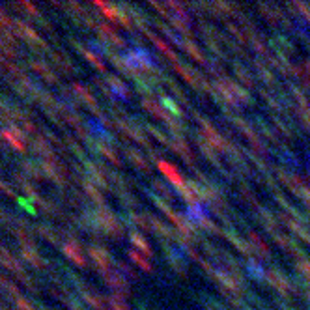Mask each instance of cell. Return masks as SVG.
Returning a JSON list of instances; mask_svg holds the SVG:
<instances>
[{
	"label": "cell",
	"instance_id": "6da1fadb",
	"mask_svg": "<svg viewBox=\"0 0 310 310\" xmlns=\"http://www.w3.org/2000/svg\"><path fill=\"white\" fill-rule=\"evenodd\" d=\"M124 60H126V64L129 66V69H131L133 79L138 77L140 73L155 71V62H153V58L150 56V52L146 49H140V47L127 50L126 54H124Z\"/></svg>",
	"mask_w": 310,
	"mask_h": 310
},
{
	"label": "cell",
	"instance_id": "7a4b0ae2",
	"mask_svg": "<svg viewBox=\"0 0 310 310\" xmlns=\"http://www.w3.org/2000/svg\"><path fill=\"white\" fill-rule=\"evenodd\" d=\"M215 90H219L221 95L224 97V103L232 105V107L243 105V103L249 101V93H247V90H243V86H239V84L228 81L226 77H224V79H222V77L217 79V83H215Z\"/></svg>",
	"mask_w": 310,
	"mask_h": 310
},
{
	"label": "cell",
	"instance_id": "3957f363",
	"mask_svg": "<svg viewBox=\"0 0 310 310\" xmlns=\"http://www.w3.org/2000/svg\"><path fill=\"white\" fill-rule=\"evenodd\" d=\"M95 213V221H97V226L101 232H105L110 237H122L124 235V226L120 222V219L107 208H99V210L93 211Z\"/></svg>",
	"mask_w": 310,
	"mask_h": 310
},
{
	"label": "cell",
	"instance_id": "277c9868",
	"mask_svg": "<svg viewBox=\"0 0 310 310\" xmlns=\"http://www.w3.org/2000/svg\"><path fill=\"white\" fill-rule=\"evenodd\" d=\"M198 122H200V127H202L200 129L202 136H204V138H206V140H208V142H210L217 151H228V148H230V144L232 142H228L224 136H221L217 129L211 126L206 118H200Z\"/></svg>",
	"mask_w": 310,
	"mask_h": 310
},
{
	"label": "cell",
	"instance_id": "5b68a950",
	"mask_svg": "<svg viewBox=\"0 0 310 310\" xmlns=\"http://www.w3.org/2000/svg\"><path fill=\"white\" fill-rule=\"evenodd\" d=\"M2 266L8 269V271H11L13 275H17V278H19V280H23L28 288H34L32 278L28 277L25 271H23V266L17 262V258H13V254H9V251L6 249V247L2 249Z\"/></svg>",
	"mask_w": 310,
	"mask_h": 310
},
{
	"label": "cell",
	"instance_id": "8992f818",
	"mask_svg": "<svg viewBox=\"0 0 310 310\" xmlns=\"http://www.w3.org/2000/svg\"><path fill=\"white\" fill-rule=\"evenodd\" d=\"M116 126L120 127V131H124L127 136L134 138L136 142L144 144V146H150V142H148V140H146V136H144L142 129L138 127V122H134L133 118H127V120H120V118H118ZM150 148H151V146H150Z\"/></svg>",
	"mask_w": 310,
	"mask_h": 310
},
{
	"label": "cell",
	"instance_id": "52a82bcc",
	"mask_svg": "<svg viewBox=\"0 0 310 310\" xmlns=\"http://www.w3.org/2000/svg\"><path fill=\"white\" fill-rule=\"evenodd\" d=\"M101 275H103V278H105V282L114 290V294L126 295L127 292H129V284H127L126 277H124L120 271L109 269V271H101Z\"/></svg>",
	"mask_w": 310,
	"mask_h": 310
},
{
	"label": "cell",
	"instance_id": "ba28073f",
	"mask_svg": "<svg viewBox=\"0 0 310 310\" xmlns=\"http://www.w3.org/2000/svg\"><path fill=\"white\" fill-rule=\"evenodd\" d=\"M13 26L17 28V36H21V38H25L28 43H32L36 49H47V45H45V42H43L42 38L36 34V30H34L32 26H28L25 23V21H19V19H15L13 21Z\"/></svg>",
	"mask_w": 310,
	"mask_h": 310
},
{
	"label": "cell",
	"instance_id": "9c48e42d",
	"mask_svg": "<svg viewBox=\"0 0 310 310\" xmlns=\"http://www.w3.org/2000/svg\"><path fill=\"white\" fill-rule=\"evenodd\" d=\"M155 163H157V168H159L161 172L165 174V177H167L168 181H170V183H172L174 187H176L177 191H179V189H183L185 185H187V183L183 181V177H181V174L177 172V168L174 167V165H170L168 161H163V159H157Z\"/></svg>",
	"mask_w": 310,
	"mask_h": 310
},
{
	"label": "cell",
	"instance_id": "30bf717a",
	"mask_svg": "<svg viewBox=\"0 0 310 310\" xmlns=\"http://www.w3.org/2000/svg\"><path fill=\"white\" fill-rule=\"evenodd\" d=\"M84 168H86L88 176H90V179H92V183H97L101 189H107V187H109V181H107L109 172H107V168L99 167L97 163H90V161L84 165Z\"/></svg>",
	"mask_w": 310,
	"mask_h": 310
},
{
	"label": "cell",
	"instance_id": "8fae6325",
	"mask_svg": "<svg viewBox=\"0 0 310 310\" xmlns=\"http://www.w3.org/2000/svg\"><path fill=\"white\" fill-rule=\"evenodd\" d=\"M88 254H90V258L93 260V264L99 267V271L112 269V258H110V254L105 249L92 245V247H88Z\"/></svg>",
	"mask_w": 310,
	"mask_h": 310
},
{
	"label": "cell",
	"instance_id": "7c38bea8",
	"mask_svg": "<svg viewBox=\"0 0 310 310\" xmlns=\"http://www.w3.org/2000/svg\"><path fill=\"white\" fill-rule=\"evenodd\" d=\"M266 278L269 280V284L273 286V288H277L280 294H290L292 292V282L278 269H267V277Z\"/></svg>",
	"mask_w": 310,
	"mask_h": 310
},
{
	"label": "cell",
	"instance_id": "4fadbf2b",
	"mask_svg": "<svg viewBox=\"0 0 310 310\" xmlns=\"http://www.w3.org/2000/svg\"><path fill=\"white\" fill-rule=\"evenodd\" d=\"M170 148L176 151L177 155L189 165L193 167L194 165V151L189 148V144L183 140V136H174V140H170Z\"/></svg>",
	"mask_w": 310,
	"mask_h": 310
},
{
	"label": "cell",
	"instance_id": "5bb4252c",
	"mask_svg": "<svg viewBox=\"0 0 310 310\" xmlns=\"http://www.w3.org/2000/svg\"><path fill=\"white\" fill-rule=\"evenodd\" d=\"M185 217L191 224H204V221H208L210 215H208V210L200 206V204H189L187 210H185Z\"/></svg>",
	"mask_w": 310,
	"mask_h": 310
},
{
	"label": "cell",
	"instance_id": "9a60e30c",
	"mask_svg": "<svg viewBox=\"0 0 310 310\" xmlns=\"http://www.w3.org/2000/svg\"><path fill=\"white\" fill-rule=\"evenodd\" d=\"M165 252H167V260H168V264H170V267L174 269L176 273H179L181 277H185V262H183L181 252L177 251L176 247H172V245H167V247H165Z\"/></svg>",
	"mask_w": 310,
	"mask_h": 310
},
{
	"label": "cell",
	"instance_id": "2e32d148",
	"mask_svg": "<svg viewBox=\"0 0 310 310\" xmlns=\"http://www.w3.org/2000/svg\"><path fill=\"white\" fill-rule=\"evenodd\" d=\"M95 28L99 30L103 42H107L109 45H114V47H124V45H126L124 38H122V36H120V34H118L110 25H103V23H99Z\"/></svg>",
	"mask_w": 310,
	"mask_h": 310
},
{
	"label": "cell",
	"instance_id": "e0dca14e",
	"mask_svg": "<svg viewBox=\"0 0 310 310\" xmlns=\"http://www.w3.org/2000/svg\"><path fill=\"white\" fill-rule=\"evenodd\" d=\"M71 88H73V92L81 97V99L88 105V107H92V110L95 112V116H99V118H103V114L99 112V109H97V101H95V97L92 95V92L86 88V86H83V84H79V83H73L71 84Z\"/></svg>",
	"mask_w": 310,
	"mask_h": 310
},
{
	"label": "cell",
	"instance_id": "ac0fdd59",
	"mask_svg": "<svg viewBox=\"0 0 310 310\" xmlns=\"http://www.w3.org/2000/svg\"><path fill=\"white\" fill-rule=\"evenodd\" d=\"M142 107L148 110L153 118H159V120H163V122H167L168 118L172 116V114H168L167 109L161 105V101H155V99H151V97H144Z\"/></svg>",
	"mask_w": 310,
	"mask_h": 310
},
{
	"label": "cell",
	"instance_id": "d6986e66",
	"mask_svg": "<svg viewBox=\"0 0 310 310\" xmlns=\"http://www.w3.org/2000/svg\"><path fill=\"white\" fill-rule=\"evenodd\" d=\"M2 136L8 140L15 150H19V151H25V142H23V133L19 131L15 127V124L11 127H6L4 131H2Z\"/></svg>",
	"mask_w": 310,
	"mask_h": 310
},
{
	"label": "cell",
	"instance_id": "ffe728a7",
	"mask_svg": "<svg viewBox=\"0 0 310 310\" xmlns=\"http://www.w3.org/2000/svg\"><path fill=\"white\" fill-rule=\"evenodd\" d=\"M234 124H235V127L241 131V133L249 138L252 142V146H256L258 150H264V146H262V142H260V138H258V134H256V131L252 129V126H249L247 122H243L241 118H234Z\"/></svg>",
	"mask_w": 310,
	"mask_h": 310
},
{
	"label": "cell",
	"instance_id": "44dd1931",
	"mask_svg": "<svg viewBox=\"0 0 310 310\" xmlns=\"http://www.w3.org/2000/svg\"><path fill=\"white\" fill-rule=\"evenodd\" d=\"M81 295H83L84 303H88V305H90V307H92L93 310H109V307H107L105 299H103V297H101L99 294L92 292V290L81 288Z\"/></svg>",
	"mask_w": 310,
	"mask_h": 310
},
{
	"label": "cell",
	"instance_id": "7402d4cb",
	"mask_svg": "<svg viewBox=\"0 0 310 310\" xmlns=\"http://www.w3.org/2000/svg\"><path fill=\"white\" fill-rule=\"evenodd\" d=\"M28 66H30V69H32L34 73H38V75H42L43 79H47L49 83H56V77H54V73L49 69V66L45 64V60H28Z\"/></svg>",
	"mask_w": 310,
	"mask_h": 310
},
{
	"label": "cell",
	"instance_id": "603a6c76",
	"mask_svg": "<svg viewBox=\"0 0 310 310\" xmlns=\"http://www.w3.org/2000/svg\"><path fill=\"white\" fill-rule=\"evenodd\" d=\"M62 251H64V254H66L69 260L75 262L77 266H81V267L84 266L83 254H81V251H79V245L75 243V239H73V237H69V243L62 245Z\"/></svg>",
	"mask_w": 310,
	"mask_h": 310
},
{
	"label": "cell",
	"instance_id": "cb8c5ba5",
	"mask_svg": "<svg viewBox=\"0 0 310 310\" xmlns=\"http://www.w3.org/2000/svg\"><path fill=\"white\" fill-rule=\"evenodd\" d=\"M249 243H251V249L254 252V256H260V258H269V247L264 243V239H262L258 234H249Z\"/></svg>",
	"mask_w": 310,
	"mask_h": 310
},
{
	"label": "cell",
	"instance_id": "d4e9b609",
	"mask_svg": "<svg viewBox=\"0 0 310 310\" xmlns=\"http://www.w3.org/2000/svg\"><path fill=\"white\" fill-rule=\"evenodd\" d=\"M148 215H150L151 232H155V234L161 235V237H167V239H174V237H176V234L170 230V226H168V224H165L161 219H157L155 215H151V213H148Z\"/></svg>",
	"mask_w": 310,
	"mask_h": 310
},
{
	"label": "cell",
	"instance_id": "484cf974",
	"mask_svg": "<svg viewBox=\"0 0 310 310\" xmlns=\"http://www.w3.org/2000/svg\"><path fill=\"white\" fill-rule=\"evenodd\" d=\"M23 224H25V222H21V221H19V226L13 228V234H15V237L19 239L21 249H34L32 234H30V230H26Z\"/></svg>",
	"mask_w": 310,
	"mask_h": 310
},
{
	"label": "cell",
	"instance_id": "4316f807",
	"mask_svg": "<svg viewBox=\"0 0 310 310\" xmlns=\"http://www.w3.org/2000/svg\"><path fill=\"white\" fill-rule=\"evenodd\" d=\"M124 151H126L127 159L131 161V163H134V167L138 168V170H142V172H150V167H148L146 159H144L142 155H140V151L134 150V148H131V146H126V148H124Z\"/></svg>",
	"mask_w": 310,
	"mask_h": 310
},
{
	"label": "cell",
	"instance_id": "83f0119b",
	"mask_svg": "<svg viewBox=\"0 0 310 310\" xmlns=\"http://www.w3.org/2000/svg\"><path fill=\"white\" fill-rule=\"evenodd\" d=\"M258 217H260V221L264 222V226L267 228L271 234L273 235L278 234V221L273 213H269V211L264 210V208H258Z\"/></svg>",
	"mask_w": 310,
	"mask_h": 310
},
{
	"label": "cell",
	"instance_id": "f1b7e54d",
	"mask_svg": "<svg viewBox=\"0 0 310 310\" xmlns=\"http://www.w3.org/2000/svg\"><path fill=\"white\" fill-rule=\"evenodd\" d=\"M107 83H109V86L112 88V95H114V97L127 99V95H129V92H127V86L122 83L116 75H107Z\"/></svg>",
	"mask_w": 310,
	"mask_h": 310
},
{
	"label": "cell",
	"instance_id": "f546056e",
	"mask_svg": "<svg viewBox=\"0 0 310 310\" xmlns=\"http://www.w3.org/2000/svg\"><path fill=\"white\" fill-rule=\"evenodd\" d=\"M144 34H146V36H148V38L151 40V42H153L155 45H157V49H159L161 52H165V54H167L168 58H170V62H172V64H174V62H177L176 52H174V50H172L170 47H168V43H167V42H163L161 38H157V36H155L153 32H150V30H144Z\"/></svg>",
	"mask_w": 310,
	"mask_h": 310
},
{
	"label": "cell",
	"instance_id": "4dcf8cb0",
	"mask_svg": "<svg viewBox=\"0 0 310 310\" xmlns=\"http://www.w3.org/2000/svg\"><path fill=\"white\" fill-rule=\"evenodd\" d=\"M196 144H198V148L202 150V153H204L208 159L213 161V165H219L217 150H215V148H213V146H211V144L208 142V140H206V138H204L200 133L196 134Z\"/></svg>",
	"mask_w": 310,
	"mask_h": 310
},
{
	"label": "cell",
	"instance_id": "1f68e13d",
	"mask_svg": "<svg viewBox=\"0 0 310 310\" xmlns=\"http://www.w3.org/2000/svg\"><path fill=\"white\" fill-rule=\"evenodd\" d=\"M222 235H224V237H228V241H230V243H234L235 249L241 252V254H245V256H251V254H252L251 245L245 243L243 239H241V237H237V235H235L232 230H224V232H222Z\"/></svg>",
	"mask_w": 310,
	"mask_h": 310
},
{
	"label": "cell",
	"instance_id": "d6a6232c",
	"mask_svg": "<svg viewBox=\"0 0 310 310\" xmlns=\"http://www.w3.org/2000/svg\"><path fill=\"white\" fill-rule=\"evenodd\" d=\"M75 45H77V49L83 52L84 58L88 60V62H90V64H92V66L95 67V69H99V71H105V69H107L105 62H101V58L97 56V54H95V52H93L92 49H86V47H83L81 43H77V42H75Z\"/></svg>",
	"mask_w": 310,
	"mask_h": 310
},
{
	"label": "cell",
	"instance_id": "836d02e7",
	"mask_svg": "<svg viewBox=\"0 0 310 310\" xmlns=\"http://www.w3.org/2000/svg\"><path fill=\"white\" fill-rule=\"evenodd\" d=\"M21 254H23V258H25L32 267H36V269H42V267H45L47 266V262L43 260L42 256L36 252V249H21Z\"/></svg>",
	"mask_w": 310,
	"mask_h": 310
},
{
	"label": "cell",
	"instance_id": "e575fe53",
	"mask_svg": "<svg viewBox=\"0 0 310 310\" xmlns=\"http://www.w3.org/2000/svg\"><path fill=\"white\" fill-rule=\"evenodd\" d=\"M83 189H84V193L90 196V200L95 202L97 206H103V202H105V196L95 189V185L86 177V179H83Z\"/></svg>",
	"mask_w": 310,
	"mask_h": 310
},
{
	"label": "cell",
	"instance_id": "d590c367",
	"mask_svg": "<svg viewBox=\"0 0 310 310\" xmlns=\"http://www.w3.org/2000/svg\"><path fill=\"white\" fill-rule=\"evenodd\" d=\"M129 241H131L136 249H140L148 258L151 256V247H150V243L144 239L142 234H138V232H129Z\"/></svg>",
	"mask_w": 310,
	"mask_h": 310
},
{
	"label": "cell",
	"instance_id": "8d00e7d4",
	"mask_svg": "<svg viewBox=\"0 0 310 310\" xmlns=\"http://www.w3.org/2000/svg\"><path fill=\"white\" fill-rule=\"evenodd\" d=\"M179 45H181V47H183V49L187 50V52H189V54H191V56H193V58L196 60V62H200V64H206V60H204V54H202L200 49H198V47H196V45H194V43L191 42V40H187V38H181Z\"/></svg>",
	"mask_w": 310,
	"mask_h": 310
},
{
	"label": "cell",
	"instance_id": "74e56055",
	"mask_svg": "<svg viewBox=\"0 0 310 310\" xmlns=\"http://www.w3.org/2000/svg\"><path fill=\"white\" fill-rule=\"evenodd\" d=\"M127 254H129V258H131V260H133L134 264L138 266V267L142 269V271H146V273H151V271H153V267H151L150 262L146 260V258H142V256H140V252L136 251V249H131V251L127 252Z\"/></svg>",
	"mask_w": 310,
	"mask_h": 310
},
{
	"label": "cell",
	"instance_id": "f35d334b",
	"mask_svg": "<svg viewBox=\"0 0 310 310\" xmlns=\"http://www.w3.org/2000/svg\"><path fill=\"white\" fill-rule=\"evenodd\" d=\"M97 150H99L101 155H105V157H107V159H109L110 163H112V165H116V167H122V161H120V157H118L114 151L110 150L107 144H103L99 140V142H97Z\"/></svg>",
	"mask_w": 310,
	"mask_h": 310
},
{
	"label": "cell",
	"instance_id": "ab89813d",
	"mask_svg": "<svg viewBox=\"0 0 310 310\" xmlns=\"http://www.w3.org/2000/svg\"><path fill=\"white\" fill-rule=\"evenodd\" d=\"M23 170L26 172V176H30L32 179H40L43 176V170L40 165H36V163H30V161H25L23 163Z\"/></svg>",
	"mask_w": 310,
	"mask_h": 310
},
{
	"label": "cell",
	"instance_id": "60d3db41",
	"mask_svg": "<svg viewBox=\"0 0 310 310\" xmlns=\"http://www.w3.org/2000/svg\"><path fill=\"white\" fill-rule=\"evenodd\" d=\"M52 60L56 62V66H58L64 73H71V71H73V66H71V62L67 60L66 54H62V52H60V54L58 52H52Z\"/></svg>",
	"mask_w": 310,
	"mask_h": 310
},
{
	"label": "cell",
	"instance_id": "b9f144b4",
	"mask_svg": "<svg viewBox=\"0 0 310 310\" xmlns=\"http://www.w3.org/2000/svg\"><path fill=\"white\" fill-rule=\"evenodd\" d=\"M247 267H249V273H251L252 277H256L258 280L267 277V271H266V269H262V266L256 260H249Z\"/></svg>",
	"mask_w": 310,
	"mask_h": 310
},
{
	"label": "cell",
	"instance_id": "7bdbcfd3",
	"mask_svg": "<svg viewBox=\"0 0 310 310\" xmlns=\"http://www.w3.org/2000/svg\"><path fill=\"white\" fill-rule=\"evenodd\" d=\"M295 73H297V77H299L307 86H310V60L303 62L299 67H295Z\"/></svg>",
	"mask_w": 310,
	"mask_h": 310
},
{
	"label": "cell",
	"instance_id": "ee69618b",
	"mask_svg": "<svg viewBox=\"0 0 310 310\" xmlns=\"http://www.w3.org/2000/svg\"><path fill=\"white\" fill-rule=\"evenodd\" d=\"M153 185V194H157V196H163V198H167V202L172 198V194H170V189H168L165 183H161L159 179H153L151 181Z\"/></svg>",
	"mask_w": 310,
	"mask_h": 310
},
{
	"label": "cell",
	"instance_id": "f6af8a7d",
	"mask_svg": "<svg viewBox=\"0 0 310 310\" xmlns=\"http://www.w3.org/2000/svg\"><path fill=\"white\" fill-rule=\"evenodd\" d=\"M144 129H146L148 133H151V136H153V138H157L161 144H165V146H168V148H170V140H168L167 136L161 133V131L155 126H151V124H144Z\"/></svg>",
	"mask_w": 310,
	"mask_h": 310
},
{
	"label": "cell",
	"instance_id": "bcb514c9",
	"mask_svg": "<svg viewBox=\"0 0 310 310\" xmlns=\"http://www.w3.org/2000/svg\"><path fill=\"white\" fill-rule=\"evenodd\" d=\"M109 307L112 310H129L127 305L124 303V295H118V294H112L109 297Z\"/></svg>",
	"mask_w": 310,
	"mask_h": 310
},
{
	"label": "cell",
	"instance_id": "7dc6e473",
	"mask_svg": "<svg viewBox=\"0 0 310 310\" xmlns=\"http://www.w3.org/2000/svg\"><path fill=\"white\" fill-rule=\"evenodd\" d=\"M2 288H4L6 294H9L11 297H17V299H19V290H17L15 282H11L6 275H2Z\"/></svg>",
	"mask_w": 310,
	"mask_h": 310
},
{
	"label": "cell",
	"instance_id": "c3c4849f",
	"mask_svg": "<svg viewBox=\"0 0 310 310\" xmlns=\"http://www.w3.org/2000/svg\"><path fill=\"white\" fill-rule=\"evenodd\" d=\"M161 105H163V107H165L167 110H170V112H172V114H174L176 118L181 116V109H177L176 103L170 99V97H165V95H161Z\"/></svg>",
	"mask_w": 310,
	"mask_h": 310
},
{
	"label": "cell",
	"instance_id": "681fc988",
	"mask_svg": "<svg viewBox=\"0 0 310 310\" xmlns=\"http://www.w3.org/2000/svg\"><path fill=\"white\" fill-rule=\"evenodd\" d=\"M254 66H256V69H258V73L262 75L264 81H267V83H275V77H273V73H271V71H269L267 67L264 66L262 62H254Z\"/></svg>",
	"mask_w": 310,
	"mask_h": 310
},
{
	"label": "cell",
	"instance_id": "f907efd6",
	"mask_svg": "<svg viewBox=\"0 0 310 310\" xmlns=\"http://www.w3.org/2000/svg\"><path fill=\"white\" fill-rule=\"evenodd\" d=\"M297 271H299L303 277H305L310 282V260H307V258H301V260L297 262Z\"/></svg>",
	"mask_w": 310,
	"mask_h": 310
},
{
	"label": "cell",
	"instance_id": "816d5d0a",
	"mask_svg": "<svg viewBox=\"0 0 310 310\" xmlns=\"http://www.w3.org/2000/svg\"><path fill=\"white\" fill-rule=\"evenodd\" d=\"M38 234L43 235V237H45L47 241H50V243H56V234H54L49 226H43V224H40V226H38Z\"/></svg>",
	"mask_w": 310,
	"mask_h": 310
},
{
	"label": "cell",
	"instance_id": "f5cc1de1",
	"mask_svg": "<svg viewBox=\"0 0 310 310\" xmlns=\"http://www.w3.org/2000/svg\"><path fill=\"white\" fill-rule=\"evenodd\" d=\"M260 9L262 11H264V13H266V17H267V19H271V21H273V23H277L278 21V17L277 15H280V13H278L277 9L273 8V6H264V4H260Z\"/></svg>",
	"mask_w": 310,
	"mask_h": 310
},
{
	"label": "cell",
	"instance_id": "db71d44e",
	"mask_svg": "<svg viewBox=\"0 0 310 310\" xmlns=\"http://www.w3.org/2000/svg\"><path fill=\"white\" fill-rule=\"evenodd\" d=\"M292 6H294V8L297 9L299 13H303V17H305V19H307V21L310 23V6H309V4H303V2H295V4H292Z\"/></svg>",
	"mask_w": 310,
	"mask_h": 310
},
{
	"label": "cell",
	"instance_id": "11a10c76",
	"mask_svg": "<svg viewBox=\"0 0 310 310\" xmlns=\"http://www.w3.org/2000/svg\"><path fill=\"white\" fill-rule=\"evenodd\" d=\"M235 73H237V77H241V79H243L245 86H252V84H254V81H252L251 77H249V73H247V71H245L241 66H235Z\"/></svg>",
	"mask_w": 310,
	"mask_h": 310
},
{
	"label": "cell",
	"instance_id": "9f6ffc18",
	"mask_svg": "<svg viewBox=\"0 0 310 310\" xmlns=\"http://www.w3.org/2000/svg\"><path fill=\"white\" fill-rule=\"evenodd\" d=\"M15 301H17V310H36L32 303H28L25 297H19Z\"/></svg>",
	"mask_w": 310,
	"mask_h": 310
},
{
	"label": "cell",
	"instance_id": "6f0895ef",
	"mask_svg": "<svg viewBox=\"0 0 310 310\" xmlns=\"http://www.w3.org/2000/svg\"><path fill=\"white\" fill-rule=\"evenodd\" d=\"M116 266H118V267H122V273H124V275H127L129 278H136V273H134V271H131V267L127 266L126 262H118Z\"/></svg>",
	"mask_w": 310,
	"mask_h": 310
},
{
	"label": "cell",
	"instance_id": "680465c9",
	"mask_svg": "<svg viewBox=\"0 0 310 310\" xmlns=\"http://www.w3.org/2000/svg\"><path fill=\"white\" fill-rule=\"evenodd\" d=\"M19 4H21L23 8L28 9V11H32L34 15H38V9H36V6H34V4H30V2H19Z\"/></svg>",
	"mask_w": 310,
	"mask_h": 310
},
{
	"label": "cell",
	"instance_id": "91938a15",
	"mask_svg": "<svg viewBox=\"0 0 310 310\" xmlns=\"http://www.w3.org/2000/svg\"><path fill=\"white\" fill-rule=\"evenodd\" d=\"M2 189H4V191H6V193H8V196H15V194H13V191H11V189H9V185L6 183V181H4V183H2Z\"/></svg>",
	"mask_w": 310,
	"mask_h": 310
},
{
	"label": "cell",
	"instance_id": "94428289",
	"mask_svg": "<svg viewBox=\"0 0 310 310\" xmlns=\"http://www.w3.org/2000/svg\"><path fill=\"white\" fill-rule=\"evenodd\" d=\"M307 299L310 301V292H307Z\"/></svg>",
	"mask_w": 310,
	"mask_h": 310
}]
</instances>
